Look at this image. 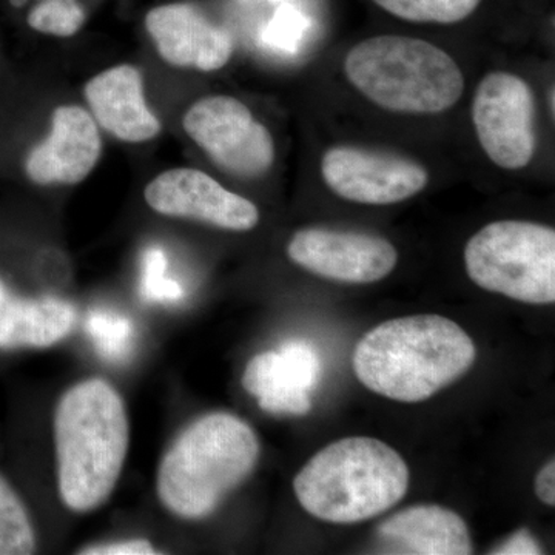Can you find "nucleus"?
<instances>
[{
  "mask_svg": "<svg viewBox=\"0 0 555 555\" xmlns=\"http://www.w3.org/2000/svg\"><path fill=\"white\" fill-rule=\"evenodd\" d=\"M166 254L160 248H149L142 257V298L153 302H175L182 298V287L166 276Z\"/></svg>",
  "mask_w": 555,
  "mask_h": 555,
  "instance_id": "nucleus-22",
  "label": "nucleus"
},
{
  "mask_svg": "<svg viewBox=\"0 0 555 555\" xmlns=\"http://www.w3.org/2000/svg\"><path fill=\"white\" fill-rule=\"evenodd\" d=\"M321 173L339 198L369 206L401 203L429 182L425 167L415 160L353 145L328 149Z\"/></svg>",
  "mask_w": 555,
  "mask_h": 555,
  "instance_id": "nucleus-9",
  "label": "nucleus"
},
{
  "mask_svg": "<svg viewBox=\"0 0 555 555\" xmlns=\"http://www.w3.org/2000/svg\"><path fill=\"white\" fill-rule=\"evenodd\" d=\"M75 321L76 310L64 299L14 297L0 281V349L56 345Z\"/></svg>",
  "mask_w": 555,
  "mask_h": 555,
  "instance_id": "nucleus-17",
  "label": "nucleus"
},
{
  "mask_svg": "<svg viewBox=\"0 0 555 555\" xmlns=\"http://www.w3.org/2000/svg\"><path fill=\"white\" fill-rule=\"evenodd\" d=\"M35 531L13 488L0 476V555L35 553Z\"/></svg>",
  "mask_w": 555,
  "mask_h": 555,
  "instance_id": "nucleus-18",
  "label": "nucleus"
},
{
  "mask_svg": "<svg viewBox=\"0 0 555 555\" xmlns=\"http://www.w3.org/2000/svg\"><path fill=\"white\" fill-rule=\"evenodd\" d=\"M82 555H150L156 554L155 547L147 540H129L112 545L90 546L80 551Z\"/></svg>",
  "mask_w": 555,
  "mask_h": 555,
  "instance_id": "nucleus-25",
  "label": "nucleus"
},
{
  "mask_svg": "<svg viewBox=\"0 0 555 555\" xmlns=\"http://www.w3.org/2000/svg\"><path fill=\"white\" fill-rule=\"evenodd\" d=\"M62 502L89 513L107 502L129 449V418L115 387L100 378L73 386L54 414Z\"/></svg>",
  "mask_w": 555,
  "mask_h": 555,
  "instance_id": "nucleus-2",
  "label": "nucleus"
},
{
  "mask_svg": "<svg viewBox=\"0 0 555 555\" xmlns=\"http://www.w3.org/2000/svg\"><path fill=\"white\" fill-rule=\"evenodd\" d=\"M184 130L219 169L233 177H261L275 160L272 134L235 98L195 102L185 113Z\"/></svg>",
  "mask_w": 555,
  "mask_h": 555,
  "instance_id": "nucleus-8",
  "label": "nucleus"
},
{
  "mask_svg": "<svg viewBox=\"0 0 555 555\" xmlns=\"http://www.w3.org/2000/svg\"><path fill=\"white\" fill-rule=\"evenodd\" d=\"M94 119L124 142H145L158 137L159 119L147 107L142 76L133 65H118L94 76L86 86Z\"/></svg>",
  "mask_w": 555,
  "mask_h": 555,
  "instance_id": "nucleus-15",
  "label": "nucleus"
},
{
  "mask_svg": "<svg viewBox=\"0 0 555 555\" xmlns=\"http://www.w3.org/2000/svg\"><path fill=\"white\" fill-rule=\"evenodd\" d=\"M385 553L414 555L473 554L469 529L459 514L438 505L408 507L378 526Z\"/></svg>",
  "mask_w": 555,
  "mask_h": 555,
  "instance_id": "nucleus-16",
  "label": "nucleus"
},
{
  "mask_svg": "<svg viewBox=\"0 0 555 555\" xmlns=\"http://www.w3.org/2000/svg\"><path fill=\"white\" fill-rule=\"evenodd\" d=\"M473 122L481 147L495 166L518 170L534 158V91L520 76L506 72L486 75L474 96Z\"/></svg>",
  "mask_w": 555,
  "mask_h": 555,
  "instance_id": "nucleus-7",
  "label": "nucleus"
},
{
  "mask_svg": "<svg viewBox=\"0 0 555 555\" xmlns=\"http://www.w3.org/2000/svg\"><path fill=\"white\" fill-rule=\"evenodd\" d=\"M86 327L105 360L120 363L130 356L134 332L129 318L108 310H94L89 313Z\"/></svg>",
  "mask_w": 555,
  "mask_h": 555,
  "instance_id": "nucleus-19",
  "label": "nucleus"
},
{
  "mask_svg": "<svg viewBox=\"0 0 555 555\" xmlns=\"http://www.w3.org/2000/svg\"><path fill=\"white\" fill-rule=\"evenodd\" d=\"M345 69L357 90L389 112L436 115L454 107L465 90L462 69L447 51L406 36L357 43Z\"/></svg>",
  "mask_w": 555,
  "mask_h": 555,
  "instance_id": "nucleus-5",
  "label": "nucleus"
},
{
  "mask_svg": "<svg viewBox=\"0 0 555 555\" xmlns=\"http://www.w3.org/2000/svg\"><path fill=\"white\" fill-rule=\"evenodd\" d=\"M409 467L377 438L349 437L321 449L294 480L299 505L328 524L369 520L396 506L409 488Z\"/></svg>",
  "mask_w": 555,
  "mask_h": 555,
  "instance_id": "nucleus-3",
  "label": "nucleus"
},
{
  "mask_svg": "<svg viewBox=\"0 0 555 555\" xmlns=\"http://www.w3.org/2000/svg\"><path fill=\"white\" fill-rule=\"evenodd\" d=\"M320 371L315 350L308 343L292 341L278 352L251 358L243 386L269 414L306 415L312 409L309 393L317 386Z\"/></svg>",
  "mask_w": 555,
  "mask_h": 555,
  "instance_id": "nucleus-12",
  "label": "nucleus"
},
{
  "mask_svg": "<svg viewBox=\"0 0 555 555\" xmlns=\"http://www.w3.org/2000/svg\"><path fill=\"white\" fill-rule=\"evenodd\" d=\"M308 20L299 11L283 7L278 11L276 16L270 22L268 28L269 42L288 49L308 28Z\"/></svg>",
  "mask_w": 555,
  "mask_h": 555,
  "instance_id": "nucleus-23",
  "label": "nucleus"
},
{
  "mask_svg": "<svg viewBox=\"0 0 555 555\" xmlns=\"http://www.w3.org/2000/svg\"><path fill=\"white\" fill-rule=\"evenodd\" d=\"M145 27L160 57L175 67L217 72L232 57L229 33L188 3H171L150 11Z\"/></svg>",
  "mask_w": 555,
  "mask_h": 555,
  "instance_id": "nucleus-14",
  "label": "nucleus"
},
{
  "mask_svg": "<svg viewBox=\"0 0 555 555\" xmlns=\"http://www.w3.org/2000/svg\"><path fill=\"white\" fill-rule=\"evenodd\" d=\"M287 255L313 275L347 284H371L396 269L397 248L382 236L305 229L292 236Z\"/></svg>",
  "mask_w": 555,
  "mask_h": 555,
  "instance_id": "nucleus-10",
  "label": "nucleus"
},
{
  "mask_svg": "<svg viewBox=\"0 0 555 555\" xmlns=\"http://www.w3.org/2000/svg\"><path fill=\"white\" fill-rule=\"evenodd\" d=\"M551 112H553L554 115V89H551Z\"/></svg>",
  "mask_w": 555,
  "mask_h": 555,
  "instance_id": "nucleus-27",
  "label": "nucleus"
},
{
  "mask_svg": "<svg viewBox=\"0 0 555 555\" xmlns=\"http://www.w3.org/2000/svg\"><path fill=\"white\" fill-rule=\"evenodd\" d=\"M101 137L89 112L64 105L54 109L50 137L33 150L25 170L40 185L78 184L96 166Z\"/></svg>",
  "mask_w": 555,
  "mask_h": 555,
  "instance_id": "nucleus-13",
  "label": "nucleus"
},
{
  "mask_svg": "<svg viewBox=\"0 0 555 555\" xmlns=\"http://www.w3.org/2000/svg\"><path fill=\"white\" fill-rule=\"evenodd\" d=\"M83 22L86 13L76 0H46L28 16V25L33 30L60 38L76 35Z\"/></svg>",
  "mask_w": 555,
  "mask_h": 555,
  "instance_id": "nucleus-21",
  "label": "nucleus"
},
{
  "mask_svg": "<svg viewBox=\"0 0 555 555\" xmlns=\"http://www.w3.org/2000/svg\"><path fill=\"white\" fill-rule=\"evenodd\" d=\"M144 195L149 206L166 217L196 219L233 232H247L259 221L251 201L222 188L201 170L164 171L150 182Z\"/></svg>",
  "mask_w": 555,
  "mask_h": 555,
  "instance_id": "nucleus-11",
  "label": "nucleus"
},
{
  "mask_svg": "<svg viewBox=\"0 0 555 555\" xmlns=\"http://www.w3.org/2000/svg\"><path fill=\"white\" fill-rule=\"evenodd\" d=\"M477 349L454 321L411 315L378 324L358 341L352 366L372 392L401 403H420L473 367Z\"/></svg>",
  "mask_w": 555,
  "mask_h": 555,
  "instance_id": "nucleus-1",
  "label": "nucleus"
},
{
  "mask_svg": "<svg viewBox=\"0 0 555 555\" xmlns=\"http://www.w3.org/2000/svg\"><path fill=\"white\" fill-rule=\"evenodd\" d=\"M465 266L485 291L528 305L555 301V230L546 225L491 222L467 241Z\"/></svg>",
  "mask_w": 555,
  "mask_h": 555,
  "instance_id": "nucleus-6",
  "label": "nucleus"
},
{
  "mask_svg": "<svg viewBox=\"0 0 555 555\" xmlns=\"http://www.w3.org/2000/svg\"><path fill=\"white\" fill-rule=\"evenodd\" d=\"M258 459V437L246 422L228 412L203 416L160 462V503L178 517L210 516L250 476Z\"/></svg>",
  "mask_w": 555,
  "mask_h": 555,
  "instance_id": "nucleus-4",
  "label": "nucleus"
},
{
  "mask_svg": "<svg viewBox=\"0 0 555 555\" xmlns=\"http://www.w3.org/2000/svg\"><path fill=\"white\" fill-rule=\"evenodd\" d=\"M542 553L539 540L526 528L518 529L516 534L511 535L506 542L492 551V554L500 555H535Z\"/></svg>",
  "mask_w": 555,
  "mask_h": 555,
  "instance_id": "nucleus-24",
  "label": "nucleus"
},
{
  "mask_svg": "<svg viewBox=\"0 0 555 555\" xmlns=\"http://www.w3.org/2000/svg\"><path fill=\"white\" fill-rule=\"evenodd\" d=\"M535 494L547 506L555 505V463L547 462L535 477Z\"/></svg>",
  "mask_w": 555,
  "mask_h": 555,
  "instance_id": "nucleus-26",
  "label": "nucleus"
},
{
  "mask_svg": "<svg viewBox=\"0 0 555 555\" xmlns=\"http://www.w3.org/2000/svg\"><path fill=\"white\" fill-rule=\"evenodd\" d=\"M393 16L412 22L455 24L466 20L480 0H374Z\"/></svg>",
  "mask_w": 555,
  "mask_h": 555,
  "instance_id": "nucleus-20",
  "label": "nucleus"
}]
</instances>
